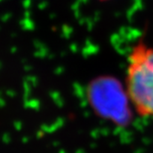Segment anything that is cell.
<instances>
[{
    "instance_id": "obj_1",
    "label": "cell",
    "mask_w": 153,
    "mask_h": 153,
    "mask_svg": "<svg viewBox=\"0 0 153 153\" xmlns=\"http://www.w3.org/2000/svg\"><path fill=\"white\" fill-rule=\"evenodd\" d=\"M125 94L135 112L153 117V45L139 42L128 55Z\"/></svg>"
}]
</instances>
